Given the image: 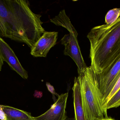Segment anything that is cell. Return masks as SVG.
<instances>
[{
	"label": "cell",
	"instance_id": "4",
	"mask_svg": "<svg viewBox=\"0 0 120 120\" xmlns=\"http://www.w3.org/2000/svg\"><path fill=\"white\" fill-rule=\"evenodd\" d=\"M94 74L104 109L109 94L120 77V58L101 72L97 73L94 72Z\"/></svg>",
	"mask_w": 120,
	"mask_h": 120
},
{
	"label": "cell",
	"instance_id": "15",
	"mask_svg": "<svg viewBox=\"0 0 120 120\" xmlns=\"http://www.w3.org/2000/svg\"><path fill=\"white\" fill-rule=\"evenodd\" d=\"M46 85V87L48 88V91L52 94L53 99L54 102H55L57 101V99L55 97V95H56V96H58V97L60 96V95L56 92L53 86L51 85L50 83L47 82Z\"/></svg>",
	"mask_w": 120,
	"mask_h": 120
},
{
	"label": "cell",
	"instance_id": "5",
	"mask_svg": "<svg viewBox=\"0 0 120 120\" xmlns=\"http://www.w3.org/2000/svg\"><path fill=\"white\" fill-rule=\"evenodd\" d=\"M78 35L70 33L65 36L61 40V44L65 46L64 54L68 56L73 59L78 67V73L83 72L87 67L80 51L78 44Z\"/></svg>",
	"mask_w": 120,
	"mask_h": 120
},
{
	"label": "cell",
	"instance_id": "2",
	"mask_svg": "<svg viewBox=\"0 0 120 120\" xmlns=\"http://www.w3.org/2000/svg\"><path fill=\"white\" fill-rule=\"evenodd\" d=\"M90 43L91 66L100 73L120 58V17L111 24L93 27L87 35Z\"/></svg>",
	"mask_w": 120,
	"mask_h": 120
},
{
	"label": "cell",
	"instance_id": "18",
	"mask_svg": "<svg viewBox=\"0 0 120 120\" xmlns=\"http://www.w3.org/2000/svg\"><path fill=\"white\" fill-rule=\"evenodd\" d=\"M75 120L74 118H69L68 117L66 120Z\"/></svg>",
	"mask_w": 120,
	"mask_h": 120
},
{
	"label": "cell",
	"instance_id": "3",
	"mask_svg": "<svg viewBox=\"0 0 120 120\" xmlns=\"http://www.w3.org/2000/svg\"><path fill=\"white\" fill-rule=\"evenodd\" d=\"M77 77L82 108L86 120H102L109 118L104 110L96 83L94 71L91 66L78 74Z\"/></svg>",
	"mask_w": 120,
	"mask_h": 120
},
{
	"label": "cell",
	"instance_id": "20",
	"mask_svg": "<svg viewBox=\"0 0 120 120\" xmlns=\"http://www.w3.org/2000/svg\"><path fill=\"white\" fill-rule=\"evenodd\" d=\"M119 9H120V8H119Z\"/></svg>",
	"mask_w": 120,
	"mask_h": 120
},
{
	"label": "cell",
	"instance_id": "7",
	"mask_svg": "<svg viewBox=\"0 0 120 120\" xmlns=\"http://www.w3.org/2000/svg\"><path fill=\"white\" fill-rule=\"evenodd\" d=\"M0 54L3 61H5L12 70L23 79H28L27 72L20 64L12 49L1 37H0Z\"/></svg>",
	"mask_w": 120,
	"mask_h": 120
},
{
	"label": "cell",
	"instance_id": "13",
	"mask_svg": "<svg viewBox=\"0 0 120 120\" xmlns=\"http://www.w3.org/2000/svg\"><path fill=\"white\" fill-rule=\"evenodd\" d=\"M119 8H114L108 12L105 18V21L107 24H111L115 23L120 16Z\"/></svg>",
	"mask_w": 120,
	"mask_h": 120
},
{
	"label": "cell",
	"instance_id": "14",
	"mask_svg": "<svg viewBox=\"0 0 120 120\" xmlns=\"http://www.w3.org/2000/svg\"><path fill=\"white\" fill-rule=\"evenodd\" d=\"M120 88V77L118 79V80L117 81V82L116 84L114 86V87L113 89L111 91L110 94H109L108 97V99H107L106 103H107L109 100L119 90V89ZM105 104V105H106Z\"/></svg>",
	"mask_w": 120,
	"mask_h": 120
},
{
	"label": "cell",
	"instance_id": "17",
	"mask_svg": "<svg viewBox=\"0 0 120 120\" xmlns=\"http://www.w3.org/2000/svg\"><path fill=\"white\" fill-rule=\"evenodd\" d=\"M4 61H3L1 56L0 54V72L1 71V68H2V66L3 65Z\"/></svg>",
	"mask_w": 120,
	"mask_h": 120
},
{
	"label": "cell",
	"instance_id": "10",
	"mask_svg": "<svg viewBox=\"0 0 120 120\" xmlns=\"http://www.w3.org/2000/svg\"><path fill=\"white\" fill-rule=\"evenodd\" d=\"M1 106L7 120H35L30 112L8 106Z\"/></svg>",
	"mask_w": 120,
	"mask_h": 120
},
{
	"label": "cell",
	"instance_id": "11",
	"mask_svg": "<svg viewBox=\"0 0 120 120\" xmlns=\"http://www.w3.org/2000/svg\"><path fill=\"white\" fill-rule=\"evenodd\" d=\"M50 21L57 26H61L65 27L70 33L75 35H78L77 31L72 25L69 18L66 14L65 10L60 11L57 15L51 19Z\"/></svg>",
	"mask_w": 120,
	"mask_h": 120
},
{
	"label": "cell",
	"instance_id": "1",
	"mask_svg": "<svg viewBox=\"0 0 120 120\" xmlns=\"http://www.w3.org/2000/svg\"><path fill=\"white\" fill-rule=\"evenodd\" d=\"M41 17L31 10L27 1L0 0V37L23 42L32 49L45 31Z\"/></svg>",
	"mask_w": 120,
	"mask_h": 120
},
{
	"label": "cell",
	"instance_id": "6",
	"mask_svg": "<svg viewBox=\"0 0 120 120\" xmlns=\"http://www.w3.org/2000/svg\"><path fill=\"white\" fill-rule=\"evenodd\" d=\"M68 92L61 94L50 108L40 116L34 117L35 120H65L66 116V104Z\"/></svg>",
	"mask_w": 120,
	"mask_h": 120
},
{
	"label": "cell",
	"instance_id": "9",
	"mask_svg": "<svg viewBox=\"0 0 120 120\" xmlns=\"http://www.w3.org/2000/svg\"><path fill=\"white\" fill-rule=\"evenodd\" d=\"M74 110L75 120H86L82 104L79 86L77 77L74 79L72 88Z\"/></svg>",
	"mask_w": 120,
	"mask_h": 120
},
{
	"label": "cell",
	"instance_id": "8",
	"mask_svg": "<svg viewBox=\"0 0 120 120\" xmlns=\"http://www.w3.org/2000/svg\"><path fill=\"white\" fill-rule=\"evenodd\" d=\"M58 36L57 32H45L32 49L31 54L35 57H45L50 49L57 44Z\"/></svg>",
	"mask_w": 120,
	"mask_h": 120
},
{
	"label": "cell",
	"instance_id": "12",
	"mask_svg": "<svg viewBox=\"0 0 120 120\" xmlns=\"http://www.w3.org/2000/svg\"><path fill=\"white\" fill-rule=\"evenodd\" d=\"M120 106V88L114 95L109 100L105 105L104 109L107 112L108 109L117 108Z\"/></svg>",
	"mask_w": 120,
	"mask_h": 120
},
{
	"label": "cell",
	"instance_id": "16",
	"mask_svg": "<svg viewBox=\"0 0 120 120\" xmlns=\"http://www.w3.org/2000/svg\"><path fill=\"white\" fill-rule=\"evenodd\" d=\"M0 120H7L5 114L4 112L1 105H0Z\"/></svg>",
	"mask_w": 120,
	"mask_h": 120
},
{
	"label": "cell",
	"instance_id": "19",
	"mask_svg": "<svg viewBox=\"0 0 120 120\" xmlns=\"http://www.w3.org/2000/svg\"><path fill=\"white\" fill-rule=\"evenodd\" d=\"M115 120L114 119H112V118H106V119H104V120Z\"/></svg>",
	"mask_w": 120,
	"mask_h": 120
}]
</instances>
